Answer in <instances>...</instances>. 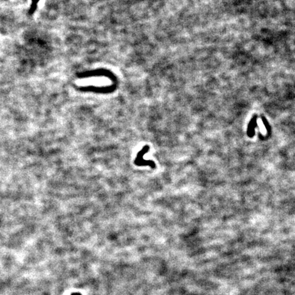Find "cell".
<instances>
[{"mask_svg":"<svg viewBox=\"0 0 295 295\" xmlns=\"http://www.w3.org/2000/svg\"><path fill=\"white\" fill-rule=\"evenodd\" d=\"M149 146H145L142 150L138 153L135 160V164L137 166H150L152 168H155V163L153 161H146L144 159V155L149 150Z\"/></svg>","mask_w":295,"mask_h":295,"instance_id":"1","label":"cell"}]
</instances>
